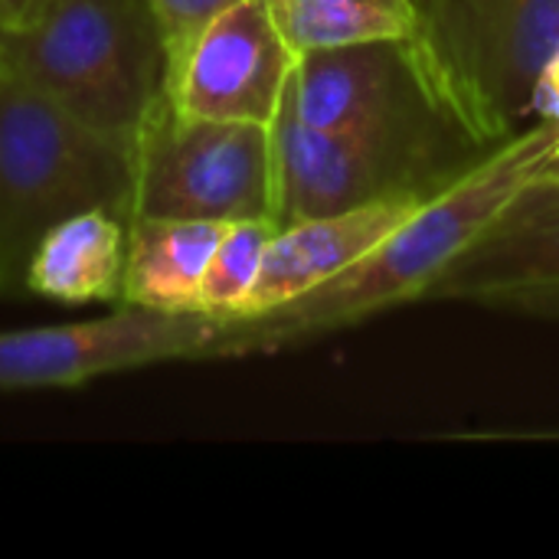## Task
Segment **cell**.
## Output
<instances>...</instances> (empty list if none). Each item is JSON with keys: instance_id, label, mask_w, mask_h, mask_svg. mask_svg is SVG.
<instances>
[{"instance_id": "30bf717a", "label": "cell", "mask_w": 559, "mask_h": 559, "mask_svg": "<svg viewBox=\"0 0 559 559\" xmlns=\"http://www.w3.org/2000/svg\"><path fill=\"white\" fill-rule=\"evenodd\" d=\"M559 285V177L540 174L439 275L426 301L491 305L514 292Z\"/></svg>"}, {"instance_id": "ac0fdd59", "label": "cell", "mask_w": 559, "mask_h": 559, "mask_svg": "<svg viewBox=\"0 0 559 559\" xmlns=\"http://www.w3.org/2000/svg\"><path fill=\"white\" fill-rule=\"evenodd\" d=\"M531 115H534V121L559 124V52H554L544 62V69L537 72L534 95H531Z\"/></svg>"}, {"instance_id": "3957f363", "label": "cell", "mask_w": 559, "mask_h": 559, "mask_svg": "<svg viewBox=\"0 0 559 559\" xmlns=\"http://www.w3.org/2000/svg\"><path fill=\"white\" fill-rule=\"evenodd\" d=\"M272 147L275 229L386 200H432L488 154L449 108L321 131L285 102L272 121Z\"/></svg>"}, {"instance_id": "7c38bea8", "label": "cell", "mask_w": 559, "mask_h": 559, "mask_svg": "<svg viewBox=\"0 0 559 559\" xmlns=\"http://www.w3.org/2000/svg\"><path fill=\"white\" fill-rule=\"evenodd\" d=\"M128 223L111 210H85L56 223L36 246L26 269V295L59 305L121 301Z\"/></svg>"}, {"instance_id": "ffe728a7", "label": "cell", "mask_w": 559, "mask_h": 559, "mask_svg": "<svg viewBox=\"0 0 559 559\" xmlns=\"http://www.w3.org/2000/svg\"><path fill=\"white\" fill-rule=\"evenodd\" d=\"M498 439H504V442H508V439H511V442H514V439H527V442H559V432H527V436H518V432L508 436V432H504V436H498Z\"/></svg>"}, {"instance_id": "52a82bcc", "label": "cell", "mask_w": 559, "mask_h": 559, "mask_svg": "<svg viewBox=\"0 0 559 559\" xmlns=\"http://www.w3.org/2000/svg\"><path fill=\"white\" fill-rule=\"evenodd\" d=\"M219 318L118 305L105 318L0 331V390H66L170 360H213Z\"/></svg>"}, {"instance_id": "9c48e42d", "label": "cell", "mask_w": 559, "mask_h": 559, "mask_svg": "<svg viewBox=\"0 0 559 559\" xmlns=\"http://www.w3.org/2000/svg\"><path fill=\"white\" fill-rule=\"evenodd\" d=\"M292 115L321 131H357L445 108L409 39H373L298 56L285 98Z\"/></svg>"}, {"instance_id": "8fae6325", "label": "cell", "mask_w": 559, "mask_h": 559, "mask_svg": "<svg viewBox=\"0 0 559 559\" xmlns=\"http://www.w3.org/2000/svg\"><path fill=\"white\" fill-rule=\"evenodd\" d=\"M429 200H386L344 210L321 219L278 226L262 255L259 278L239 314L282 308L318 285L341 275L347 265L380 246L400 223H406Z\"/></svg>"}, {"instance_id": "7a4b0ae2", "label": "cell", "mask_w": 559, "mask_h": 559, "mask_svg": "<svg viewBox=\"0 0 559 559\" xmlns=\"http://www.w3.org/2000/svg\"><path fill=\"white\" fill-rule=\"evenodd\" d=\"M0 62L128 151L170 102V46L151 0H56L0 33Z\"/></svg>"}, {"instance_id": "2e32d148", "label": "cell", "mask_w": 559, "mask_h": 559, "mask_svg": "<svg viewBox=\"0 0 559 559\" xmlns=\"http://www.w3.org/2000/svg\"><path fill=\"white\" fill-rule=\"evenodd\" d=\"M160 23H164V33H167V46H170V62L174 56L200 33V26L206 20H213L219 10H226L229 3L236 0H151Z\"/></svg>"}, {"instance_id": "7402d4cb", "label": "cell", "mask_w": 559, "mask_h": 559, "mask_svg": "<svg viewBox=\"0 0 559 559\" xmlns=\"http://www.w3.org/2000/svg\"><path fill=\"white\" fill-rule=\"evenodd\" d=\"M0 33H3V26H0Z\"/></svg>"}, {"instance_id": "5b68a950", "label": "cell", "mask_w": 559, "mask_h": 559, "mask_svg": "<svg viewBox=\"0 0 559 559\" xmlns=\"http://www.w3.org/2000/svg\"><path fill=\"white\" fill-rule=\"evenodd\" d=\"M416 59L485 151L537 124L531 95L559 52V0H416Z\"/></svg>"}, {"instance_id": "277c9868", "label": "cell", "mask_w": 559, "mask_h": 559, "mask_svg": "<svg viewBox=\"0 0 559 559\" xmlns=\"http://www.w3.org/2000/svg\"><path fill=\"white\" fill-rule=\"evenodd\" d=\"M131 151L0 62V295H26L39 239L85 210L131 219Z\"/></svg>"}, {"instance_id": "8992f818", "label": "cell", "mask_w": 559, "mask_h": 559, "mask_svg": "<svg viewBox=\"0 0 559 559\" xmlns=\"http://www.w3.org/2000/svg\"><path fill=\"white\" fill-rule=\"evenodd\" d=\"M131 219L275 223L272 124L193 118L164 102L131 147Z\"/></svg>"}, {"instance_id": "4fadbf2b", "label": "cell", "mask_w": 559, "mask_h": 559, "mask_svg": "<svg viewBox=\"0 0 559 559\" xmlns=\"http://www.w3.org/2000/svg\"><path fill=\"white\" fill-rule=\"evenodd\" d=\"M226 223L134 216L118 305L200 311V292Z\"/></svg>"}, {"instance_id": "ba28073f", "label": "cell", "mask_w": 559, "mask_h": 559, "mask_svg": "<svg viewBox=\"0 0 559 559\" xmlns=\"http://www.w3.org/2000/svg\"><path fill=\"white\" fill-rule=\"evenodd\" d=\"M295 62L269 0H236L174 56L170 102L193 118L272 124Z\"/></svg>"}, {"instance_id": "5bb4252c", "label": "cell", "mask_w": 559, "mask_h": 559, "mask_svg": "<svg viewBox=\"0 0 559 559\" xmlns=\"http://www.w3.org/2000/svg\"><path fill=\"white\" fill-rule=\"evenodd\" d=\"M272 20L295 56L373 39H413L416 0H269Z\"/></svg>"}, {"instance_id": "6da1fadb", "label": "cell", "mask_w": 559, "mask_h": 559, "mask_svg": "<svg viewBox=\"0 0 559 559\" xmlns=\"http://www.w3.org/2000/svg\"><path fill=\"white\" fill-rule=\"evenodd\" d=\"M557 141L559 124L554 121L524 128L491 147L465 177L423 203L380 246L331 282L272 311L219 318L216 357L275 354L364 324L390 308L426 301V292L498 216V210L531 180L547 174Z\"/></svg>"}, {"instance_id": "e0dca14e", "label": "cell", "mask_w": 559, "mask_h": 559, "mask_svg": "<svg viewBox=\"0 0 559 559\" xmlns=\"http://www.w3.org/2000/svg\"><path fill=\"white\" fill-rule=\"evenodd\" d=\"M488 308L501 314H521V318H537V321H559V285L554 288H531V292H514Z\"/></svg>"}, {"instance_id": "44dd1931", "label": "cell", "mask_w": 559, "mask_h": 559, "mask_svg": "<svg viewBox=\"0 0 559 559\" xmlns=\"http://www.w3.org/2000/svg\"><path fill=\"white\" fill-rule=\"evenodd\" d=\"M547 174H550V177H559V141L557 151H554V160H550V167H547Z\"/></svg>"}, {"instance_id": "9a60e30c", "label": "cell", "mask_w": 559, "mask_h": 559, "mask_svg": "<svg viewBox=\"0 0 559 559\" xmlns=\"http://www.w3.org/2000/svg\"><path fill=\"white\" fill-rule=\"evenodd\" d=\"M272 236H275V223L269 219L226 223L223 239L203 278L200 311L216 314V318H233L246 308Z\"/></svg>"}, {"instance_id": "d6986e66", "label": "cell", "mask_w": 559, "mask_h": 559, "mask_svg": "<svg viewBox=\"0 0 559 559\" xmlns=\"http://www.w3.org/2000/svg\"><path fill=\"white\" fill-rule=\"evenodd\" d=\"M56 0H0V26L3 29H20L39 20Z\"/></svg>"}]
</instances>
